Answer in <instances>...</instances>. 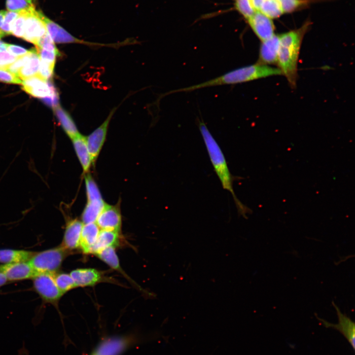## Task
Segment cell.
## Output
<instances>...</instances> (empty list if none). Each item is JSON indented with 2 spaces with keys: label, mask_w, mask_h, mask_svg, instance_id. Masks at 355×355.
<instances>
[{
  "label": "cell",
  "mask_w": 355,
  "mask_h": 355,
  "mask_svg": "<svg viewBox=\"0 0 355 355\" xmlns=\"http://www.w3.org/2000/svg\"><path fill=\"white\" fill-rule=\"evenodd\" d=\"M235 2L237 10L248 20L256 11L250 0H235Z\"/></svg>",
  "instance_id": "obj_30"
},
{
  "label": "cell",
  "mask_w": 355,
  "mask_h": 355,
  "mask_svg": "<svg viewBox=\"0 0 355 355\" xmlns=\"http://www.w3.org/2000/svg\"><path fill=\"white\" fill-rule=\"evenodd\" d=\"M308 25L306 23L298 29L279 36L278 68L292 88L296 86L301 45Z\"/></svg>",
  "instance_id": "obj_2"
},
{
  "label": "cell",
  "mask_w": 355,
  "mask_h": 355,
  "mask_svg": "<svg viewBox=\"0 0 355 355\" xmlns=\"http://www.w3.org/2000/svg\"><path fill=\"white\" fill-rule=\"evenodd\" d=\"M279 46V36L275 35L262 41L257 63L266 65L277 64Z\"/></svg>",
  "instance_id": "obj_16"
},
{
  "label": "cell",
  "mask_w": 355,
  "mask_h": 355,
  "mask_svg": "<svg viewBox=\"0 0 355 355\" xmlns=\"http://www.w3.org/2000/svg\"><path fill=\"white\" fill-rule=\"evenodd\" d=\"M53 109L60 125L71 140L80 134L71 116L66 110L60 105Z\"/></svg>",
  "instance_id": "obj_21"
},
{
  "label": "cell",
  "mask_w": 355,
  "mask_h": 355,
  "mask_svg": "<svg viewBox=\"0 0 355 355\" xmlns=\"http://www.w3.org/2000/svg\"><path fill=\"white\" fill-rule=\"evenodd\" d=\"M30 56V50L26 54L18 57L11 64L8 66L5 70L17 75L19 70L25 65Z\"/></svg>",
  "instance_id": "obj_35"
},
{
  "label": "cell",
  "mask_w": 355,
  "mask_h": 355,
  "mask_svg": "<svg viewBox=\"0 0 355 355\" xmlns=\"http://www.w3.org/2000/svg\"><path fill=\"white\" fill-rule=\"evenodd\" d=\"M332 305L337 312L338 323L334 324L327 322L325 320L319 318L316 316L319 321L327 328L331 327L338 330L340 332L350 343L352 347L355 350V322L345 314H343L339 307L332 301Z\"/></svg>",
  "instance_id": "obj_10"
},
{
  "label": "cell",
  "mask_w": 355,
  "mask_h": 355,
  "mask_svg": "<svg viewBox=\"0 0 355 355\" xmlns=\"http://www.w3.org/2000/svg\"><path fill=\"white\" fill-rule=\"evenodd\" d=\"M40 65V59L35 48L30 49V56L25 65L19 70L17 75L23 80L37 74Z\"/></svg>",
  "instance_id": "obj_23"
},
{
  "label": "cell",
  "mask_w": 355,
  "mask_h": 355,
  "mask_svg": "<svg viewBox=\"0 0 355 355\" xmlns=\"http://www.w3.org/2000/svg\"><path fill=\"white\" fill-rule=\"evenodd\" d=\"M100 231V228L96 222L83 225L79 246V248L83 253H90L91 249L97 239Z\"/></svg>",
  "instance_id": "obj_18"
},
{
  "label": "cell",
  "mask_w": 355,
  "mask_h": 355,
  "mask_svg": "<svg viewBox=\"0 0 355 355\" xmlns=\"http://www.w3.org/2000/svg\"><path fill=\"white\" fill-rule=\"evenodd\" d=\"M106 203L103 199L99 201H89L83 211L81 219L83 223L96 222V221L103 210Z\"/></svg>",
  "instance_id": "obj_25"
},
{
  "label": "cell",
  "mask_w": 355,
  "mask_h": 355,
  "mask_svg": "<svg viewBox=\"0 0 355 355\" xmlns=\"http://www.w3.org/2000/svg\"><path fill=\"white\" fill-rule=\"evenodd\" d=\"M96 223L101 230L121 232L122 217L119 206L109 205L106 203L96 221Z\"/></svg>",
  "instance_id": "obj_9"
},
{
  "label": "cell",
  "mask_w": 355,
  "mask_h": 355,
  "mask_svg": "<svg viewBox=\"0 0 355 355\" xmlns=\"http://www.w3.org/2000/svg\"><path fill=\"white\" fill-rule=\"evenodd\" d=\"M47 33L54 42L57 43H81L90 45L91 43L74 37L62 27L45 16L41 13Z\"/></svg>",
  "instance_id": "obj_12"
},
{
  "label": "cell",
  "mask_w": 355,
  "mask_h": 355,
  "mask_svg": "<svg viewBox=\"0 0 355 355\" xmlns=\"http://www.w3.org/2000/svg\"><path fill=\"white\" fill-rule=\"evenodd\" d=\"M0 82L21 85L22 80L17 75L7 70L0 69Z\"/></svg>",
  "instance_id": "obj_34"
},
{
  "label": "cell",
  "mask_w": 355,
  "mask_h": 355,
  "mask_svg": "<svg viewBox=\"0 0 355 355\" xmlns=\"http://www.w3.org/2000/svg\"><path fill=\"white\" fill-rule=\"evenodd\" d=\"M73 145L82 166L84 174H88L92 163V159L89 153L86 142V137L80 134L71 139Z\"/></svg>",
  "instance_id": "obj_19"
},
{
  "label": "cell",
  "mask_w": 355,
  "mask_h": 355,
  "mask_svg": "<svg viewBox=\"0 0 355 355\" xmlns=\"http://www.w3.org/2000/svg\"><path fill=\"white\" fill-rule=\"evenodd\" d=\"M54 274L39 273L32 279L34 288L41 298L46 302L56 304L64 294L57 287Z\"/></svg>",
  "instance_id": "obj_6"
},
{
  "label": "cell",
  "mask_w": 355,
  "mask_h": 355,
  "mask_svg": "<svg viewBox=\"0 0 355 355\" xmlns=\"http://www.w3.org/2000/svg\"><path fill=\"white\" fill-rule=\"evenodd\" d=\"M33 4H30L26 0H6V7L8 11L19 12L29 9Z\"/></svg>",
  "instance_id": "obj_31"
},
{
  "label": "cell",
  "mask_w": 355,
  "mask_h": 355,
  "mask_svg": "<svg viewBox=\"0 0 355 355\" xmlns=\"http://www.w3.org/2000/svg\"><path fill=\"white\" fill-rule=\"evenodd\" d=\"M47 33L41 17V12L36 10L33 5L26 10L25 33L22 38L35 45Z\"/></svg>",
  "instance_id": "obj_7"
},
{
  "label": "cell",
  "mask_w": 355,
  "mask_h": 355,
  "mask_svg": "<svg viewBox=\"0 0 355 355\" xmlns=\"http://www.w3.org/2000/svg\"><path fill=\"white\" fill-rule=\"evenodd\" d=\"M35 1V0H33V1Z\"/></svg>",
  "instance_id": "obj_46"
},
{
  "label": "cell",
  "mask_w": 355,
  "mask_h": 355,
  "mask_svg": "<svg viewBox=\"0 0 355 355\" xmlns=\"http://www.w3.org/2000/svg\"><path fill=\"white\" fill-rule=\"evenodd\" d=\"M54 278L57 287L63 294L76 287L70 274L55 273Z\"/></svg>",
  "instance_id": "obj_27"
},
{
  "label": "cell",
  "mask_w": 355,
  "mask_h": 355,
  "mask_svg": "<svg viewBox=\"0 0 355 355\" xmlns=\"http://www.w3.org/2000/svg\"><path fill=\"white\" fill-rule=\"evenodd\" d=\"M55 64L49 63L40 60V65L37 75L47 81L53 74Z\"/></svg>",
  "instance_id": "obj_33"
},
{
  "label": "cell",
  "mask_w": 355,
  "mask_h": 355,
  "mask_svg": "<svg viewBox=\"0 0 355 355\" xmlns=\"http://www.w3.org/2000/svg\"><path fill=\"white\" fill-rule=\"evenodd\" d=\"M283 12H290L304 3L303 0H279Z\"/></svg>",
  "instance_id": "obj_36"
},
{
  "label": "cell",
  "mask_w": 355,
  "mask_h": 355,
  "mask_svg": "<svg viewBox=\"0 0 355 355\" xmlns=\"http://www.w3.org/2000/svg\"><path fill=\"white\" fill-rule=\"evenodd\" d=\"M6 13V11H5V10H0V28L1 27V26L3 23Z\"/></svg>",
  "instance_id": "obj_42"
},
{
  "label": "cell",
  "mask_w": 355,
  "mask_h": 355,
  "mask_svg": "<svg viewBox=\"0 0 355 355\" xmlns=\"http://www.w3.org/2000/svg\"><path fill=\"white\" fill-rule=\"evenodd\" d=\"M36 49L40 60L55 64L56 57L57 56H58V55L43 48H36Z\"/></svg>",
  "instance_id": "obj_37"
},
{
  "label": "cell",
  "mask_w": 355,
  "mask_h": 355,
  "mask_svg": "<svg viewBox=\"0 0 355 355\" xmlns=\"http://www.w3.org/2000/svg\"><path fill=\"white\" fill-rule=\"evenodd\" d=\"M26 10L19 12L11 26V34L17 37L23 38L24 35Z\"/></svg>",
  "instance_id": "obj_29"
},
{
  "label": "cell",
  "mask_w": 355,
  "mask_h": 355,
  "mask_svg": "<svg viewBox=\"0 0 355 355\" xmlns=\"http://www.w3.org/2000/svg\"><path fill=\"white\" fill-rule=\"evenodd\" d=\"M21 85L22 89L31 96L45 98V104L53 108L59 105V95L54 86L37 74L23 79Z\"/></svg>",
  "instance_id": "obj_5"
},
{
  "label": "cell",
  "mask_w": 355,
  "mask_h": 355,
  "mask_svg": "<svg viewBox=\"0 0 355 355\" xmlns=\"http://www.w3.org/2000/svg\"><path fill=\"white\" fill-rule=\"evenodd\" d=\"M115 248L113 247L107 248L101 250L95 255L111 268L118 271L127 279L131 280L130 278L128 277L120 266L119 260ZM131 281L133 282L132 280Z\"/></svg>",
  "instance_id": "obj_24"
},
{
  "label": "cell",
  "mask_w": 355,
  "mask_h": 355,
  "mask_svg": "<svg viewBox=\"0 0 355 355\" xmlns=\"http://www.w3.org/2000/svg\"><path fill=\"white\" fill-rule=\"evenodd\" d=\"M70 252L61 245L39 252H35L28 261L37 274H55L60 269Z\"/></svg>",
  "instance_id": "obj_4"
},
{
  "label": "cell",
  "mask_w": 355,
  "mask_h": 355,
  "mask_svg": "<svg viewBox=\"0 0 355 355\" xmlns=\"http://www.w3.org/2000/svg\"><path fill=\"white\" fill-rule=\"evenodd\" d=\"M120 232L108 230H100L97 239L92 247L90 253L96 254L109 247L116 248L120 242Z\"/></svg>",
  "instance_id": "obj_17"
},
{
  "label": "cell",
  "mask_w": 355,
  "mask_h": 355,
  "mask_svg": "<svg viewBox=\"0 0 355 355\" xmlns=\"http://www.w3.org/2000/svg\"><path fill=\"white\" fill-rule=\"evenodd\" d=\"M35 252L10 249H0V263L4 264L27 262Z\"/></svg>",
  "instance_id": "obj_22"
},
{
  "label": "cell",
  "mask_w": 355,
  "mask_h": 355,
  "mask_svg": "<svg viewBox=\"0 0 355 355\" xmlns=\"http://www.w3.org/2000/svg\"><path fill=\"white\" fill-rule=\"evenodd\" d=\"M19 15V12L6 11L3 23L0 28L6 35H11V26Z\"/></svg>",
  "instance_id": "obj_32"
},
{
  "label": "cell",
  "mask_w": 355,
  "mask_h": 355,
  "mask_svg": "<svg viewBox=\"0 0 355 355\" xmlns=\"http://www.w3.org/2000/svg\"><path fill=\"white\" fill-rule=\"evenodd\" d=\"M0 273L11 281L33 279L37 275L28 261L0 265Z\"/></svg>",
  "instance_id": "obj_11"
},
{
  "label": "cell",
  "mask_w": 355,
  "mask_h": 355,
  "mask_svg": "<svg viewBox=\"0 0 355 355\" xmlns=\"http://www.w3.org/2000/svg\"><path fill=\"white\" fill-rule=\"evenodd\" d=\"M76 287L92 286L103 280L102 273L94 268H78L71 272Z\"/></svg>",
  "instance_id": "obj_15"
},
{
  "label": "cell",
  "mask_w": 355,
  "mask_h": 355,
  "mask_svg": "<svg viewBox=\"0 0 355 355\" xmlns=\"http://www.w3.org/2000/svg\"><path fill=\"white\" fill-rule=\"evenodd\" d=\"M264 0H250V1L256 11H258Z\"/></svg>",
  "instance_id": "obj_40"
},
{
  "label": "cell",
  "mask_w": 355,
  "mask_h": 355,
  "mask_svg": "<svg viewBox=\"0 0 355 355\" xmlns=\"http://www.w3.org/2000/svg\"><path fill=\"white\" fill-rule=\"evenodd\" d=\"M248 21L252 31L261 41L275 35V27L271 19L260 11H256Z\"/></svg>",
  "instance_id": "obj_13"
},
{
  "label": "cell",
  "mask_w": 355,
  "mask_h": 355,
  "mask_svg": "<svg viewBox=\"0 0 355 355\" xmlns=\"http://www.w3.org/2000/svg\"><path fill=\"white\" fill-rule=\"evenodd\" d=\"M199 128L214 170L223 188L231 193L239 213L244 217H247V214L250 210L238 199L235 194L233 188V178L221 149L203 122H199Z\"/></svg>",
  "instance_id": "obj_3"
},
{
  "label": "cell",
  "mask_w": 355,
  "mask_h": 355,
  "mask_svg": "<svg viewBox=\"0 0 355 355\" xmlns=\"http://www.w3.org/2000/svg\"><path fill=\"white\" fill-rule=\"evenodd\" d=\"M6 50L15 57H21L28 53L26 49L14 44L6 43Z\"/></svg>",
  "instance_id": "obj_39"
},
{
  "label": "cell",
  "mask_w": 355,
  "mask_h": 355,
  "mask_svg": "<svg viewBox=\"0 0 355 355\" xmlns=\"http://www.w3.org/2000/svg\"><path fill=\"white\" fill-rule=\"evenodd\" d=\"M279 75H282V73L278 68L257 63L238 68L205 82L171 91L169 93L186 92L215 86L233 85Z\"/></svg>",
  "instance_id": "obj_1"
},
{
  "label": "cell",
  "mask_w": 355,
  "mask_h": 355,
  "mask_svg": "<svg viewBox=\"0 0 355 355\" xmlns=\"http://www.w3.org/2000/svg\"><path fill=\"white\" fill-rule=\"evenodd\" d=\"M6 36L5 34L0 29V38Z\"/></svg>",
  "instance_id": "obj_44"
},
{
  "label": "cell",
  "mask_w": 355,
  "mask_h": 355,
  "mask_svg": "<svg viewBox=\"0 0 355 355\" xmlns=\"http://www.w3.org/2000/svg\"><path fill=\"white\" fill-rule=\"evenodd\" d=\"M8 280L5 275L2 273H0V286L4 284Z\"/></svg>",
  "instance_id": "obj_41"
},
{
  "label": "cell",
  "mask_w": 355,
  "mask_h": 355,
  "mask_svg": "<svg viewBox=\"0 0 355 355\" xmlns=\"http://www.w3.org/2000/svg\"><path fill=\"white\" fill-rule=\"evenodd\" d=\"M258 11L270 19L278 18L284 13L279 0H264Z\"/></svg>",
  "instance_id": "obj_26"
},
{
  "label": "cell",
  "mask_w": 355,
  "mask_h": 355,
  "mask_svg": "<svg viewBox=\"0 0 355 355\" xmlns=\"http://www.w3.org/2000/svg\"><path fill=\"white\" fill-rule=\"evenodd\" d=\"M127 345V340L122 338L107 339L99 345L93 354L95 355H119Z\"/></svg>",
  "instance_id": "obj_20"
},
{
  "label": "cell",
  "mask_w": 355,
  "mask_h": 355,
  "mask_svg": "<svg viewBox=\"0 0 355 355\" xmlns=\"http://www.w3.org/2000/svg\"><path fill=\"white\" fill-rule=\"evenodd\" d=\"M6 50V43L0 40V52Z\"/></svg>",
  "instance_id": "obj_43"
},
{
  "label": "cell",
  "mask_w": 355,
  "mask_h": 355,
  "mask_svg": "<svg viewBox=\"0 0 355 355\" xmlns=\"http://www.w3.org/2000/svg\"><path fill=\"white\" fill-rule=\"evenodd\" d=\"M26 0L30 4H33L32 3L33 0Z\"/></svg>",
  "instance_id": "obj_45"
},
{
  "label": "cell",
  "mask_w": 355,
  "mask_h": 355,
  "mask_svg": "<svg viewBox=\"0 0 355 355\" xmlns=\"http://www.w3.org/2000/svg\"><path fill=\"white\" fill-rule=\"evenodd\" d=\"M18 57H15L5 51L0 52V69H6L13 63Z\"/></svg>",
  "instance_id": "obj_38"
},
{
  "label": "cell",
  "mask_w": 355,
  "mask_h": 355,
  "mask_svg": "<svg viewBox=\"0 0 355 355\" xmlns=\"http://www.w3.org/2000/svg\"><path fill=\"white\" fill-rule=\"evenodd\" d=\"M83 225L81 221L76 218L68 220L60 245L70 252L79 248L81 233Z\"/></svg>",
  "instance_id": "obj_14"
},
{
  "label": "cell",
  "mask_w": 355,
  "mask_h": 355,
  "mask_svg": "<svg viewBox=\"0 0 355 355\" xmlns=\"http://www.w3.org/2000/svg\"><path fill=\"white\" fill-rule=\"evenodd\" d=\"M87 202L103 200L99 188L89 174L85 177Z\"/></svg>",
  "instance_id": "obj_28"
},
{
  "label": "cell",
  "mask_w": 355,
  "mask_h": 355,
  "mask_svg": "<svg viewBox=\"0 0 355 355\" xmlns=\"http://www.w3.org/2000/svg\"><path fill=\"white\" fill-rule=\"evenodd\" d=\"M115 110L111 111L104 122L91 134L86 137L87 146L94 164L105 142L109 122Z\"/></svg>",
  "instance_id": "obj_8"
}]
</instances>
